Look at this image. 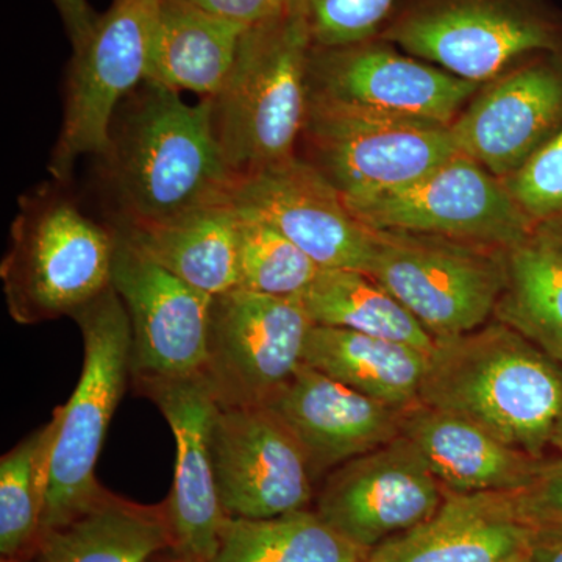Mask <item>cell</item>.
Listing matches in <instances>:
<instances>
[{"mask_svg":"<svg viewBox=\"0 0 562 562\" xmlns=\"http://www.w3.org/2000/svg\"><path fill=\"white\" fill-rule=\"evenodd\" d=\"M144 80L111 121L101 157L113 224L154 225L231 203L238 179L225 160L213 102Z\"/></svg>","mask_w":562,"mask_h":562,"instance_id":"1","label":"cell"},{"mask_svg":"<svg viewBox=\"0 0 562 562\" xmlns=\"http://www.w3.org/2000/svg\"><path fill=\"white\" fill-rule=\"evenodd\" d=\"M420 403L457 414L535 458L562 408V366L502 322L436 341Z\"/></svg>","mask_w":562,"mask_h":562,"instance_id":"2","label":"cell"},{"mask_svg":"<svg viewBox=\"0 0 562 562\" xmlns=\"http://www.w3.org/2000/svg\"><path fill=\"white\" fill-rule=\"evenodd\" d=\"M312 47L294 0L244 33L231 74L211 99L217 139L236 179L297 157Z\"/></svg>","mask_w":562,"mask_h":562,"instance_id":"3","label":"cell"},{"mask_svg":"<svg viewBox=\"0 0 562 562\" xmlns=\"http://www.w3.org/2000/svg\"><path fill=\"white\" fill-rule=\"evenodd\" d=\"M54 180L22 195L0 265L14 322L72 317L111 286L117 236L92 221Z\"/></svg>","mask_w":562,"mask_h":562,"instance_id":"4","label":"cell"},{"mask_svg":"<svg viewBox=\"0 0 562 562\" xmlns=\"http://www.w3.org/2000/svg\"><path fill=\"white\" fill-rule=\"evenodd\" d=\"M72 319L83 338V369L68 403L54 409L58 424L43 530L70 519L101 491L95 465L132 375L131 319L113 286Z\"/></svg>","mask_w":562,"mask_h":562,"instance_id":"5","label":"cell"},{"mask_svg":"<svg viewBox=\"0 0 562 562\" xmlns=\"http://www.w3.org/2000/svg\"><path fill=\"white\" fill-rule=\"evenodd\" d=\"M380 38L484 85L541 54H561L562 22L541 0H401Z\"/></svg>","mask_w":562,"mask_h":562,"instance_id":"6","label":"cell"},{"mask_svg":"<svg viewBox=\"0 0 562 562\" xmlns=\"http://www.w3.org/2000/svg\"><path fill=\"white\" fill-rule=\"evenodd\" d=\"M373 231V228H372ZM369 276L420 322L435 341L494 317L506 283V250L443 236L373 231Z\"/></svg>","mask_w":562,"mask_h":562,"instance_id":"7","label":"cell"},{"mask_svg":"<svg viewBox=\"0 0 562 562\" xmlns=\"http://www.w3.org/2000/svg\"><path fill=\"white\" fill-rule=\"evenodd\" d=\"M297 155L346 202L412 183L458 154L450 125L308 105Z\"/></svg>","mask_w":562,"mask_h":562,"instance_id":"8","label":"cell"},{"mask_svg":"<svg viewBox=\"0 0 562 562\" xmlns=\"http://www.w3.org/2000/svg\"><path fill=\"white\" fill-rule=\"evenodd\" d=\"M161 0H113L90 38L74 50L65 114L49 171L68 183L81 157L99 158L121 102L146 80Z\"/></svg>","mask_w":562,"mask_h":562,"instance_id":"9","label":"cell"},{"mask_svg":"<svg viewBox=\"0 0 562 562\" xmlns=\"http://www.w3.org/2000/svg\"><path fill=\"white\" fill-rule=\"evenodd\" d=\"M346 203L373 231L425 233L502 249L535 232L505 181L461 151L397 190Z\"/></svg>","mask_w":562,"mask_h":562,"instance_id":"10","label":"cell"},{"mask_svg":"<svg viewBox=\"0 0 562 562\" xmlns=\"http://www.w3.org/2000/svg\"><path fill=\"white\" fill-rule=\"evenodd\" d=\"M313 325L299 299L243 288L213 297L202 379L216 405H268L303 364Z\"/></svg>","mask_w":562,"mask_h":562,"instance_id":"11","label":"cell"},{"mask_svg":"<svg viewBox=\"0 0 562 562\" xmlns=\"http://www.w3.org/2000/svg\"><path fill=\"white\" fill-rule=\"evenodd\" d=\"M308 105L452 125L482 85L460 79L382 38L312 47Z\"/></svg>","mask_w":562,"mask_h":562,"instance_id":"12","label":"cell"},{"mask_svg":"<svg viewBox=\"0 0 562 562\" xmlns=\"http://www.w3.org/2000/svg\"><path fill=\"white\" fill-rule=\"evenodd\" d=\"M116 236L111 286L131 319L133 380L202 375L213 295L184 283Z\"/></svg>","mask_w":562,"mask_h":562,"instance_id":"13","label":"cell"},{"mask_svg":"<svg viewBox=\"0 0 562 562\" xmlns=\"http://www.w3.org/2000/svg\"><path fill=\"white\" fill-rule=\"evenodd\" d=\"M446 490L408 439L339 465L322 480L316 513L344 538L375 547L430 519Z\"/></svg>","mask_w":562,"mask_h":562,"instance_id":"14","label":"cell"},{"mask_svg":"<svg viewBox=\"0 0 562 562\" xmlns=\"http://www.w3.org/2000/svg\"><path fill=\"white\" fill-rule=\"evenodd\" d=\"M211 452L225 516L269 519L313 501L316 482L305 454L266 406H217Z\"/></svg>","mask_w":562,"mask_h":562,"instance_id":"15","label":"cell"},{"mask_svg":"<svg viewBox=\"0 0 562 562\" xmlns=\"http://www.w3.org/2000/svg\"><path fill=\"white\" fill-rule=\"evenodd\" d=\"M232 205L268 222L321 269L371 272L375 235L303 158L239 180Z\"/></svg>","mask_w":562,"mask_h":562,"instance_id":"16","label":"cell"},{"mask_svg":"<svg viewBox=\"0 0 562 562\" xmlns=\"http://www.w3.org/2000/svg\"><path fill=\"white\" fill-rule=\"evenodd\" d=\"M562 127V52L541 54L482 85L450 125L458 151L505 180Z\"/></svg>","mask_w":562,"mask_h":562,"instance_id":"17","label":"cell"},{"mask_svg":"<svg viewBox=\"0 0 562 562\" xmlns=\"http://www.w3.org/2000/svg\"><path fill=\"white\" fill-rule=\"evenodd\" d=\"M135 384L160 409L176 439V471L166 501L172 550L191 562H211L225 519L211 452L216 402L202 375Z\"/></svg>","mask_w":562,"mask_h":562,"instance_id":"18","label":"cell"},{"mask_svg":"<svg viewBox=\"0 0 562 562\" xmlns=\"http://www.w3.org/2000/svg\"><path fill=\"white\" fill-rule=\"evenodd\" d=\"M301 446L314 482L402 436L398 409L303 364L266 405Z\"/></svg>","mask_w":562,"mask_h":562,"instance_id":"19","label":"cell"},{"mask_svg":"<svg viewBox=\"0 0 562 562\" xmlns=\"http://www.w3.org/2000/svg\"><path fill=\"white\" fill-rule=\"evenodd\" d=\"M538 527L522 491L446 492L430 519L375 547L368 562H530Z\"/></svg>","mask_w":562,"mask_h":562,"instance_id":"20","label":"cell"},{"mask_svg":"<svg viewBox=\"0 0 562 562\" xmlns=\"http://www.w3.org/2000/svg\"><path fill=\"white\" fill-rule=\"evenodd\" d=\"M402 436L416 447L443 490L453 494L527 490L542 460L472 420L424 403L405 413Z\"/></svg>","mask_w":562,"mask_h":562,"instance_id":"21","label":"cell"},{"mask_svg":"<svg viewBox=\"0 0 562 562\" xmlns=\"http://www.w3.org/2000/svg\"><path fill=\"white\" fill-rule=\"evenodd\" d=\"M173 549L168 503L143 505L101 487L79 513L41 531L22 562H147Z\"/></svg>","mask_w":562,"mask_h":562,"instance_id":"22","label":"cell"},{"mask_svg":"<svg viewBox=\"0 0 562 562\" xmlns=\"http://www.w3.org/2000/svg\"><path fill=\"white\" fill-rule=\"evenodd\" d=\"M247 29L192 0H161L146 80L213 99L231 74Z\"/></svg>","mask_w":562,"mask_h":562,"instance_id":"23","label":"cell"},{"mask_svg":"<svg viewBox=\"0 0 562 562\" xmlns=\"http://www.w3.org/2000/svg\"><path fill=\"white\" fill-rule=\"evenodd\" d=\"M111 227L195 290L216 297L239 288V220L232 202L161 224Z\"/></svg>","mask_w":562,"mask_h":562,"instance_id":"24","label":"cell"},{"mask_svg":"<svg viewBox=\"0 0 562 562\" xmlns=\"http://www.w3.org/2000/svg\"><path fill=\"white\" fill-rule=\"evenodd\" d=\"M428 355L391 339L313 325L303 362L366 397L409 409L420 403Z\"/></svg>","mask_w":562,"mask_h":562,"instance_id":"25","label":"cell"},{"mask_svg":"<svg viewBox=\"0 0 562 562\" xmlns=\"http://www.w3.org/2000/svg\"><path fill=\"white\" fill-rule=\"evenodd\" d=\"M297 299L314 325L391 339L428 353L435 347L430 333L369 273L319 269Z\"/></svg>","mask_w":562,"mask_h":562,"instance_id":"26","label":"cell"},{"mask_svg":"<svg viewBox=\"0 0 562 562\" xmlns=\"http://www.w3.org/2000/svg\"><path fill=\"white\" fill-rule=\"evenodd\" d=\"M369 553L306 508L269 519L225 516L211 562H368Z\"/></svg>","mask_w":562,"mask_h":562,"instance_id":"27","label":"cell"},{"mask_svg":"<svg viewBox=\"0 0 562 562\" xmlns=\"http://www.w3.org/2000/svg\"><path fill=\"white\" fill-rule=\"evenodd\" d=\"M492 319L562 366V257L535 233L506 250V283Z\"/></svg>","mask_w":562,"mask_h":562,"instance_id":"28","label":"cell"},{"mask_svg":"<svg viewBox=\"0 0 562 562\" xmlns=\"http://www.w3.org/2000/svg\"><path fill=\"white\" fill-rule=\"evenodd\" d=\"M57 416L22 439L0 460V557L29 560L43 530Z\"/></svg>","mask_w":562,"mask_h":562,"instance_id":"29","label":"cell"},{"mask_svg":"<svg viewBox=\"0 0 562 562\" xmlns=\"http://www.w3.org/2000/svg\"><path fill=\"white\" fill-rule=\"evenodd\" d=\"M236 213L239 288L273 297L297 299L321 268L268 222L238 210Z\"/></svg>","mask_w":562,"mask_h":562,"instance_id":"30","label":"cell"},{"mask_svg":"<svg viewBox=\"0 0 562 562\" xmlns=\"http://www.w3.org/2000/svg\"><path fill=\"white\" fill-rule=\"evenodd\" d=\"M401 0H294L313 47H338L382 35Z\"/></svg>","mask_w":562,"mask_h":562,"instance_id":"31","label":"cell"},{"mask_svg":"<svg viewBox=\"0 0 562 562\" xmlns=\"http://www.w3.org/2000/svg\"><path fill=\"white\" fill-rule=\"evenodd\" d=\"M503 181L532 224L562 213V127L527 165Z\"/></svg>","mask_w":562,"mask_h":562,"instance_id":"32","label":"cell"},{"mask_svg":"<svg viewBox=\"0 0 562 562\" xmlns=\"http://www.w3.org/2000/svg\"><path fill=\"white\" fill-rule=\"evenodd\" d=\"M525 508L538 525H562V458L539 461L535 479L522 491Z\"/></svg>","mask_w":562,"mask_h":562,"instance_id":"33","label":"cell"},{"mask_svg":"<svg viewBox=\"0 0 562 562\" xmlns=\"http://www.w3.org/2000/svg\"><path fill=\"white\" fill-rule=\"evenodd\" d=\"M192 2L227 20L251 27L277 16L286 9L290 0H192Z\"/></svg>","mask_w":562,"mask_h":562,"instance_id":"34","label":"cell"},{"mask_svg":"<svg viewBox=\"0 0 562 562\" xmlns=\"http://www.w3.org/2000/svg\"><path fill=\"white\" fill-rule=\"evenodd\" d=\"M52 3L60 14L63 25L72 44V52L80 49L90 38L101 14L95 13L88 0H52Z\"/></svg>","mask_w":562,"mask_h":562,"instance_id":"35","label":"cell"},{"mask_svg":"<svg viewBox=\"0 0 562 562\" xmlns=\"http://www.w3.org/2000/svg\"><path fill=\"white\" fill-rule=\"evenodd\" d=\"M530 562H562V525H539Z\"/></svg>","mask_w":562,"mask_h":562,"instance_id":"36","label":"cell"},{"mask_svg":"<svg viewBox=\"0 0 562 562\" xmlns=\"http://www.w3.org/2000/svg\"><path fill=\"white\" fill-rule=\"evenodd\" d=\"M535 236L562 257V213L535 225Z\"/></svg>","mask_w":562,"mask_h":562,"instance_id":"37","label":"cell"},{"mask_svg":"<svg viewBox=\"0 0 562 562\" xmlns=\"http://www.w3.org/2000/svg\"><path fill=\"white\" fill-rule=\"evenodd\" d=\"M147 562H191L184 560L183 557L173 552L172 549L165 550V552L158 553L157 557L151 558L150 561Z\"/></svg>","mask_w":562,"mask_h":562,"instance_id":"38","label":"cell"},{"mask_svg":"<svg viewBox=\"0 0 562 562\" xmlns=\"http://www.w3.org/2000/svg\"><path fill=\"white\" fill-rule=\"evenodd\" d=\"M550 446L554 447V449L562 454V408L560 416H558L557 425H554L552 442H550Z\"/></svg>","mask_w":562,"mask_h":562,"instance_id":"39","label":"cell"}]
</instances>
